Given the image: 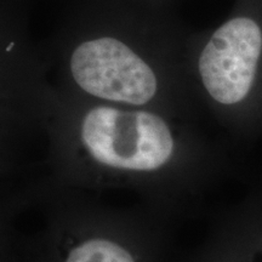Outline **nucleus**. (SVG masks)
Returning <instances> with one entry per match:
<instances>
[{
	"mask_svg": "<svg viewBox=\"0 0 262 262\" xmlns=\"http://www.w3.org/2000/svg\"><path fill=\"white\" fill-rule=\"evenodd\" d=\"M81 139L96 162L127 171H155L173 152L168 124L145 111L94 108L84 118Z\"/></svg>",
	"mask_w": 262,
	"mask_h": 262,
	"instance_id": "1",
	"label": "nucleus"
},
{
	"mask_svg": "<svg viewBox=\"0 0 262 262\" xmlns=\"http://www.w3.org/2000/svg\"><path fill=\"white\" fill-rule=\"evenodd\" d=\"M71 71L77 84L88 94L114 102L146 104L158 88L152 68L114 38L80 44L71 57Z\"/></svg>",
	"mask_w": 262,
	"mask_h": 262,
	"instance_id": "2",
	"label": "nucleus"
},
{
	"mask_svg": "<svg viewBox=\"0 0 262 262\" xmlns=\"http://www.w3.org/2000/svg\"><path fill=\"white\" fill-rule=\"evenodd\" d=\"M262 50V31L254 19L237 17L216 31L199 57V73L209 95L235 104L253 86Z\"/></svg>",
	"mask_w": 262,
	"mask_h": 262,
	"instance_id": "3",
	"label": "nucleus"
},
{
	"mask_svg": "<svg viewBox=\"0 0 262 262\" xmlns=\"http://www.w3.org/2000/svg\"><path fill=\"white\" fill-rule=\"evenodd\" d=\"M66 262H136L122 245L108 239L95 238L71 250Z\"/></svg>",
	"mask_w": 262,
	"mask_h": 262,
	"instance_id": "4",
	"label": "nucleus"
}]
</instances>
